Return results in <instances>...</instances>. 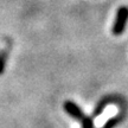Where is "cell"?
I'll return each mask as SVG.
<instances>
[{"instance_id": "2", "label": "cell", "mask_w": 128, "mask_h": 128, "mask_svg": "<svg viewBox=\"0 0 128 128\" xmlns=\"http://www.w3.org/2000/svg\"><path fill=\"white\" fill-rule=\"evenodd\" d=\"M128 22V7L127 6H121L118 12H116V17H115L114 24H113V28L112 31L115 36H119L126 28Z\"/></svg>"}, {"instance_id": "4", "label": "cell", "mask_w": 128, "mask_h": 128, "mask_svg": "<svg viewBox=\"0 0 128 128\" xmlns=\"http://www.w3.org/2000/svg\"><path fill=\"white\" fill-rule=\"evenodd\" d=\"M6 62H7V51L1 50L0 51V75L4 72Z\"/></svg>"}, {"instance_id": "3", "label": "cell", "mask_w": 128, "mask_h": 128, "mask_svg": "<svg viewBox=\"0 0 128 128\" xmlns=\"http://www.w3.org/2000/svg\"><path fill=\"white\" fill-rule=\"evenodd\" d=\"M124 119V113H121L120 115H116V116H114V118L109 119L101 128H115Z\"/></svg>"}, {"instance_id": "1", "label": "cell", "mask_w": 128, "mask_h": 128, "mask_svg": "<svg viewBox=\"0 0 128 128\" xmlns=\"http://www.w3.org/2000/svg\"><path fill=\"white\" fill-rule=\"evenodd\" d=\"M63 108L65 110V113L70 118H72L74 120H76V121H78L81 124L82 128H94V118L84 114V112L75 102L65 101L63 104Z\"/></svg>"}]
</instances>
